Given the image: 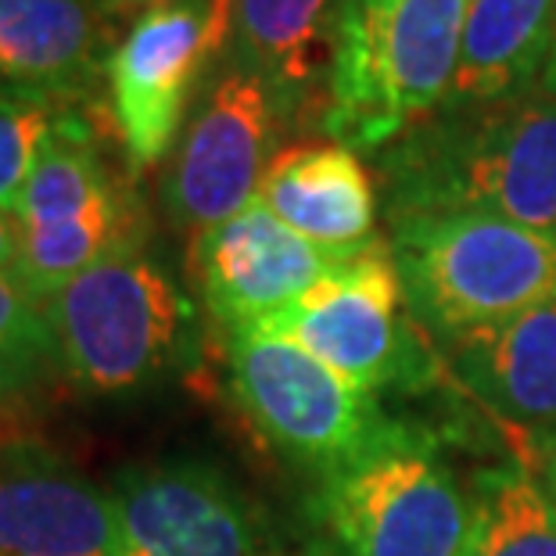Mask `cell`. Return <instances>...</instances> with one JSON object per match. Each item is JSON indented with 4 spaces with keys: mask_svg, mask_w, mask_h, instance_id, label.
Returning a JSON list of instances; mask_svg holds the SVG:
<instances>
[{
    "mask_svg": "<svg viewBox=\"0 0 556 556\" xmlns=\"http://www.w3.org/2000/svg\"><path fill=\"white\" fill-rule=\"evenodd\" d=\"M556 0H467L456 79L445 104H489L528 93L549 62Z\"/></svg>",
    "mask_w": 556,
    "mask_h": 556,
    "instance_id": "cell-17",
    "label": "cell"
},
{
    "mask_svg": "<svg viewBox=\"0 0 556 556\" xmlns=\"http://www.w3.org/2000/svg\"><path fill=\"white\" fill-rule=\"evenodd\" d=\"M341 0H238L233 54L277 93L283 119L324 115Z\"/></svg>",
    "mask_w": 556,
    "mask_h": 556,
    "instance_id": "cell-14",
    "label": "cell"
},
{
    "mask_svg": "<svg viewBox=\"0 0 556 556\" xmlns=\"http://www.w3.org/2000/svg\"><path fill=\"white\" fill-rule=\"evenodd\" d=\"M18 258H22V223L15 212L0 208V274L15 277Z\"/></svg>",
    "mask_w": 556,
    "mask_h": 556,
    "instance_id": "cell-23",
    "label": "cell"
},
{
    "mask_svg": "<svg viewBox=\"0 0 556 556\" xmlns=\"http://www.w3.org/2000/svg\"><path fill=\"white\" fill-rule=\"evenodd\" d=\"M448 370L506 431L556 448V302L445 341Z\"/></svg>",
    "mask_w": 556,
    "mask_h": 556,
    "instance_id": "cell-13",
    "label": "cell"
},
{
    "mask_svg": "<svg viewBox=\"0 0 556 556\" xmlns=\"http://www.w3.org/2000/svg\"><path fill=\"white\" fill-rule=\"evenodd\" d=\"M43 374H47V366L0 352V420L11 417V413L33 395V388L43 381Z\"/></svg>",
    "mask_w": 556,
    "mask_h": 556,
    "instance_id": "cell-22",
    "label": "cell"
},
{
    "mask_svg": "<svg viewBox=\"0 0 556 556\" xmlns=\"http://www.w3.org/2000/svg\"><path fill=\"white\" fill-rule=\"evenodd\" d=\"M349 252L302 238L263 198L191 241V277L223 334L263 327L330 277Z\"/></svg>",
    "mask_w": 556,
    "mask_h": 556,
    "instance_id": "cell-10",
    "label": "cell"
},
{
    "mask_svg": "<svg viewBox=\"0 0 556 556\" xmlns=\"http://www.w3.org/2000/svg\"><path fill=\"white\" fill-rule=\"evenodd\" d=\"M467 0H341L338 51L319 129L377 151L445 104Z\"/></svg>",
    "mask_w": 556,
    "mask_h": 556,
    "instance_id": "cell-2",
    "label": "cell"
},
{
    "mask_svg": "<svg viewBox=\"0 0 556 556\" xmlns=\"http://www.w3.org/2000/svg\"><path fill=\"white\" fill-rule=\"evenodd\" d=\"M258 330L288 338L363 392L420 388L434 356L402 291L392 244L370 241L349 252L330 277Z\"/></svg>",
    "mask_w": 556,
    "mask_h": 556,
    "instance_id": "cell-6",
    "label": "cell"
},
{
    "mask_svg": "<svg viewBox=\"0 0 556 556\" xmlns=\"http://www.w3.org/2000/svg\"><path fill=\"white\" fill-rule=\"evenodd\" d=\"M233 11H238V0H208V29H212V47H216V54L227 47L230 33H233Z\"/></svg>",
    "mask_w": 556,
    "mask_h": 556,
    "instance_id": "cell-24",
    "label": "cell"
},
{
    "mask_svg": "<svg viewBox=\"0 0 556 556\" xmlns=\"http://www.w3.org/2000/svg\"><path fill=\"white\" fill-rule=\"evenodd\" d=\"M392 255L420 327L448 341L556 302V233L445 212L395 219Z\"/></svg>",
    "mask_w": 556,
    "mask_h": 556,
    "instance_id": "cell-5",
    "label": "cell"
},
{
    "mask_svg": "<svg viewBox=\"0 0 556 556\" xmlns=\"http://www.w3.org/2000/svg\"><path fill=\"white\" fill-rule=\"evenodd\" d=\"M227 384L241 417L288 464L330 475L395 417L305 349L269 330L227 334Z\"/></svg>",
    "mask_w": 556,
    "mask_h": 556,
    "instance_id": "cell-7",
    "label": "cell"
},
{
    "mask_svg": "<svg viewBox=\"0 0 556 556\" xmlns=\"http://www.w3.org/2000/svg\"><path fill=\"white\" fill-rule=\"evenodd\" d=\"M392 219L475 212L556 233V98L517 93L428 115L388 151Z\"/></svg>",
    "mask_w": 556,
    "mask_h": 556,
    "instance_id": "cell-1",
    "label": "cell"
},
{
    "mask_svg": "<svg viewBox=\"0 0 556 556\" xmlns=\"http://www.w3.org/2000/svg\"><path fill=\"white\" fill-rule=\"evenodd\" d=\"M539 481L546 484L549 500L556 503V448H549V453H542V470H539Z\"/></svg>",
    "mask_w": 556,
    "mask_h": 556,
    "instance_id": "cell-26",
    "label": "cell"
},
{
    "mask_svg": "<svg viewBox=\"0 0 556 556\" xmlns=\"http://www.w3.org/2000/svg\"><path fill=\"white\" fill-rule=\"evenodd\" d=\"M112 62L101 0H0V76L54 98L87 93Z\"/></svg>",
    "mask_w": 556,
    "mask_h": 556,
    "instance_id": "cell-16",
    "label": "cell"
},
{
    "mask_svg": "<svg viewBox=\"0 0 556 556\" xmlns=\"http://www.w3.org/2000/svg\"><path fill=\"white\" fill-rule=\"evenodd\" d=\"M0 556H119L112 492L37 438H0Z\"/></svg>",
    "mask_w": 556,
    "mask_h": 556,
    "instance_id": "cell-12",
    "label": "cell"
},
{
    "mask_svg": "<svg viewBox=\"0 0 556 556\" xmlns=\"http://www.w3.org/2000/svg\"><path fill=\"white\" fill-rule=\"evenodd\" d=\"M542 93L556 98V37H553V51H549V62L542 68Z\"/></svg>",
    "mask_w": 556,
    "mask_h": 556,
    "instance_id": "cell-27",
    "label": "cell"
},
{
    "mask_svg": "<svg viewBox=\"0 0 556 556\" xmlns=\"http://www.w3.org/2000/svg\"><path fill=\"white\" fill-rule=\"evenodd\" d=\"M280 119L277 93L238 65L201 98L165 176V212L191 241L258 198Z\"/></svg>",
    "mask_w": 556,
    "mask_h": 556,
    "instance_id": "cell-8",
    "label": "cell"
},
{
    "mask_svg": "<svg viewBox=\"0 0 556 556\" xmlns=\"http://www.w3.org/2000/svg\"><path fill=\"white\" fill-rule=\"evenodd\" d=\"M464 556H556V503L525 464L478 470Z\"/></svg>",
    "mask_w": 556,
    "mask_h": 556,
    "instance_id": "cell-19",
    "label": "cell"
},
{
    "mask_svg": "<svg viewBox=\"0 0 556 556\" xmlns=\"http://www.w3.org/2000/svg\"><path fill=\"white\" fill-rule=\"evenodd\" d=\"M165 4H180V0H101V8L109 11H144V15Z\"/></svg>",
    "mask_w": 556,
    "mask_h": 556,
    "instance_id": "cell-25",
    "label": "cell"
},
{
    "mask_svg": "<svg viewBox=\"0 0 556 556\" xmlns=\"http://www.w3.org/2000/svg\"><path fill=\"white\" fill-rule=\"evenodd\" d=\"M58 366L87 395L148 392L194 359V309L144 248L90 266L43 302Z\"/></svg>",
    "mask_w": 556,
    "mask_h": 556,
    "instance_id": "cell-4",
    "label": "cell"
},
{
    "mask_svg": "<svg viewBox=\"0 0 556 556\" xmlns=\"http://www.w3.org/2000/svg\"><path fill=\"white\" fill-rule=\"evenodd\" d=\"M62 109V98L37 87L22 83L0 87V208L4 212H15L47 129Z\"/></svg>",
    "mask_w": 556,
    "mask_h": 556,
    "instance_id": "cell-20",
    "label": "cell"
},
{
    "mask_svg": "<svg viewBox=\"0 0 556 556\" xmlns=\"http://www.w3.org/2000/svg\"><path fill=\"white\" fill-rule=\"evenodd\" d=\"M258 198L291 230L330 252H356L374 241V180L356 151L338 140H302L277 151Z\"/></svg>",
    "mask_w": 556,
    "mask_h": 556,
    "instance_id": "cell-15",
    "label": "cell"
},
{
    "mask_svg": "<svg viewBox=\"0 0 556 556\" xmlns=\"http://www.w3.org/2000/svg\"><path fill=\"white\" fill-rule=\"evenodd\" d=\"M123 191L126 184L112 173L98 148V129L79 109L65 104L37 151L15 216L22 230L54 227V223L76 219L83 212L104 205Z\"/></svg>",
    "mask_w": 556,
    "mask_h": 556,
    "instance_id": "cell-18",
    "label": "cell"
},
{
    "mask_svg": "<svg viewBox=\"0 0 556 556\" xmlns=\"http://www.w3.org/2000/svg\"><path fill=\"white\" fill-rule=\"evenodd\" d=\"M216 58L208 4L180 0L137 18L112 51L109 98L123 151L134 169H155L169 155L205 65Z\"/></svg>",
    "mask_w": 556,
    "mask_h": 556,
    "instance_id": "cell-11",
    "label": "cell"
},
{
    "mask_svg": "<svg viewBox=\"0 0 556 556\" xmlns=\"http://www.w3.org/2000/svg\"><path fill=\"white\" fill-rule=\"evenodd\" d=\"M309 510L334 556H464L475 528V495L445 464L442 438L409 420L316 478Z\"/></svg>",
    "mask_w": 556,
    "mask_h": 556,
    "instance_id": "cell-3",
    "label": "cell"
},
{
    "mask_svg": "<svg viewBox=\"0 0 556 556\" xmlns=\"http://www.w3.org/2000/svg\"><path fill=\"white\" fill-rule=\"evenodd\" d=\"M119 556H258L263 528L227 470L173 456L112 481Z\"/></svg>",
    "mask_w": 556,
    "mask_h": 556,
    "instance_id": "cell-9",
    "label": "cell"
},
{
    "mask_svg": "<svg viewBox=\"0 0 556 556\" xmlns=\"http://www.w3.org/2000/svg\"><path fill=\"white\" fill-rule=\"evenodd\" d=\"M0 352L47 370L58 363V345L43 309L4 274H0Z\"/></svg>",
    "mask_w": 556,
    "mask_h": 556,
    "instance_id": "cell-21",
    "label": "cell"
}]
</instances>
